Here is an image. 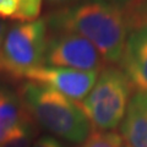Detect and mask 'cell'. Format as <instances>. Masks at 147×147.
I'll return each mask as SVG.
<instances>
[{
	"label": "cell",
	"instance_id": "obj_1",
	"mask_svg": "<svg viewBox=\"0 0 147 147\" xmlns=\"http://www.w3.org/2000/svg\"><path fill=\"white\" fill-rule=\"evenodd\" d=\"M44 21L52 32L86 38L110 64L120 61L130 31L125 6L114 0H80L50 11Z\"/></svg>",
	"mask_w": 147,
	"mask_h": 147
},
{
	"label": "cell",
	"instance_id": "obj_2",
	"mask_svg": "<svg viewBox=\"0 0 147 147\" xmlns=\"http://www.w3.org/2000/svg\"><path fill=\"white\" fill-rule=\"evenodd\" d=\"M18 96L33 121L64 140L80 144L93 130L79 103L52 88L25 82Z\"/></svg>",
	"mask_w": 147,
	"mask_h": 147
},
{
	"label": "cell",
	"instance_id": "obj_3",
	"mask_svg": "<svg viewBox=\"0 0 147 147\" xmlns=\"http://www.w3.org/2000/svg\"><path fill=\"white\" fill-rule=\"evenodd\" d=\"M132 92L130 81L120 67L105 66L79 105L93 130L114 131L125 117Z\"/></svg>",
	"mask_w": 147,
	"mask_h": 147
},
{
	"label": "cell",
	"instance_id": "obj_4",
	"mask_svg": "<svg viewBox=\"0 0 147 147\" xmlns=\"http://www.w3.org/2000/svg\"><path fill=\"white\" fill-rule=\"evenodd\" d=\"M47 30L44 18L9 26L0 47V75L21 79L25 71L43 65Z\"/></svg>",
	"mask_w": 147,
	"mask_h": 147
},
{
	"label": "cell",
	"instance_id": "obj_5",
	"mask_svg": "<svg viewBox=\"0 0 147 147\" xmlns=\"http://www.w3.org/2000/svg\"><path fill=\"white\" fill-rule=\"evenodd\" d=\"M43 65L99 72L105 61L86 38L70 32H52L47 37Z\"/></svg>",
	"mask_w": 147,
	"mask_h": 147
},
{
	"label": "cell",
	"instance_id": "obj_6",
	"mask_svg": "<svg viewBox=\"0 0 147 147\" xmlns=\"http://www.w3.org/2000/svg\"><path fill=\"white\" fill-rule=\"evenodd\" d=\"M99 72L39 65L22 74L21 79L52 88L75 102H81L93 87Z\"/></svg>",
	"mask_w": 147,
	"mask_h": 147
},
{
	"label": "cell",
	"instance_id": "obj_7",
	"mask_svg": "<svg viewBox=\"0 0 147 147\" xmlns=\"http://www.w3.org/2000/svg\"><path fill=\"white\" fill-rule=\"evenodd\" d=\"M119 64L134 92L147 94V26L130 28Z\"/></svg>",
	"mask_w": 147,
	"mask_h": 147
},
{
	"label": "cell",
	"instance_id": "obj_8",
	"mask_svg": "<svg viewBox=\"0 0 147 147\" xmlns=\"http://www.w3.org/2000/svg\"><path fill=\"white\" fill-rule=\"evenodd\" d=\"M120 134L130 147H147V94L134 92L120 124Z\"/></svg>",
	"mask_w": 147,
	"mask_h": 147
},
{
	"label": "cell",
	"instance_id": "obj_9",
	"mask_svg": "<svg viewBox=\"0 0 147 147\" xmlns=\"http://www.w3.org/2000/svg\"><path fill=\"white\" fill-rule=\"evenodd\" d=\"M33 119L26 110L21 97L7 88H0V145L13 131Z\"/></svg>",
	"mask_w": 147,
	"mask_h": 147
},
{
	"label": "cell",
	"instance_id": "obj_10",
	"mask_svg": "<svg viewBox=\"0 0 147 147\" xmlns=\"http://www.w3.org/2000/svg\"><path fill=\"white\" fill-rule=\"evenodd\" d=\"M123 142L121 135L115 131L92 130L81 147H121Z\"/></svg>",
	"mask_w": 147,
	"mask_h": 147
},
{
	"label": "cell",
	"instance_id": "obj_11",
	"mask_svg": "<svg viewBox=\"0 0 147 147\" xmlns=\"http://www.w3.org/2000/svg\"><path fill=\"white\" fill-rule=\"evenodd\" d=\"M34 121L31 120L16 129L0 147H31L34 137Z\"/></svg>",
	"mask_w": 147,
	"mask_h": 147
},
{
	"label": "cell",
	"instance_id": "obj_12",
	"mask_svg": "<svg viewBox=\"0 0 147 147\" xmlns=\"http://www.w3.org/2000/svg\"><path fill=\"white\" fill-rule=\"evenodd\" d=\"M129 27L147 26V0H131L125 5Z\"/></svg>",
	"mask_w": 147,
	"mask_h": 147
},
{
	"label": "cell",
	"instance_id": "obj_13",
	"mask_svg": "<svg viewBox=\"0 0 147 147\" xmlns=\"http://www.w3.org/2000/svg\"><path fill=\"white\" fill-rule=\"evenodd\" d=\"M43 0H18V7L12 20L18 22H31L37 20Z\"/></svg>",
	"mask_w": 147,
	"mask_h": 147
},
{
	"label": "cell",
	"instance_id": "obj_14",
	"mask_svg": "<svg viewBox=\"0 0 147 147\" xmlns=\"http://www.w3.org/2000/svg\"><path fill=\"white\" fill-rule=\"evenodd\" d=\"M18 7V0H0V18H13Z\"/></svg>",
	"mask_w": 147,
	"mask_h": 147
},
{
	"label": "cell",
	"instance_id": "obj_15",
	"mask_svg": "<svg viewBox=\"0 0 147 147\" xmlns=\"http://www.w3.org/2000/svg\"><path fill=\"white\" fill-rule=\"evenodd\" d=\"M31 147H64V146L52 136H42L38 140H36Z\"/></svg>",
	"mask_w": 147,
	"mask_h": 147
},
{
	"label": "cell",
	"instance_id": "obj_16",
	"mask_svg": "<svg viewBox=\"0 0 147 147\" xmlns=\"http://www.w3.org/2000/svg\"><path fill=\"white\" fill-rule=\"evenodd\" d=\"M47 1L54 6L63 7V6H67V5H71V4H75L77 1H80V0H47Z\"/></svg>",
	"mask_w": 147,
	"mask_h": 147
},
{
	"label": "cell",
	"instance_id": "obj_17",
	"mask_svg": "<svg viewBox=\"0 0 147 147\" xmlns=\"http://www.w3.org/2000/svg\"><path fill=\"white\" fill-rule=\"evenodd\" d=\"M7 28H9V25L6 24V22H4V21L0 20V47H1L3 40H4V38H5Z\"/></svg>",
	"mask_w": 147,
	"mask_h": 147
},
{
	"label": "cell",
	"instance_id": "obj_18",
	"mask_svg": "<svg viewBox=\"0 0 147 147\" xmlns=\"http://www.w3.org/2000/svg\"><path fill=\"white\" fill-rule=\"evenodd\" d=\"M114 1H127L129 3V1H131V0H114Z\"/></svg>",
	"mask_w": 147,
	"mask_h": 147
},
{
	"label": "cell",
	"instance_id": "obj_19",
	"mask_svg": "<svg viewBox=\"0 0 147 147\" xmlns=\"http://www.w3.org/2000/svg\"><path fill=\"white\" fill-rule=\"evenodd\" d=\"M121 147H130V146H121Z\"/></svg>",
	"mask_w": 147,
	"mask_h": 147
}]
</instances>
